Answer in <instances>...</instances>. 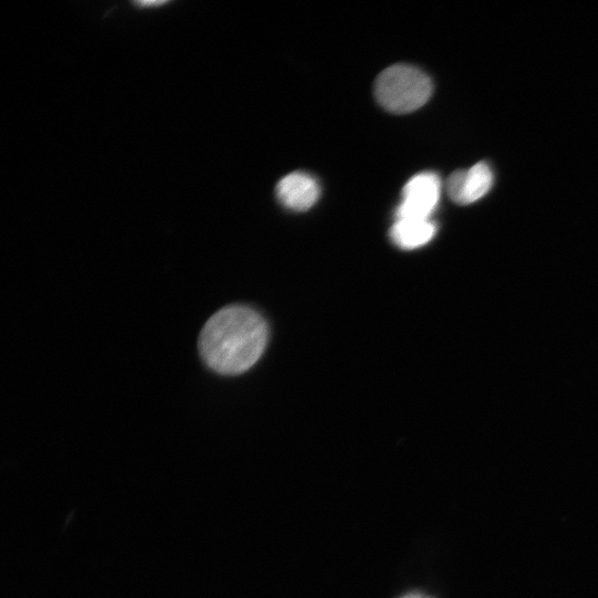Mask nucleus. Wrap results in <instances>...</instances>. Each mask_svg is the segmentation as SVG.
Returning <instances> with one entry per match:
<instances>
[{
  "instance_id": "20e7f679",
  "label": "nucleus",
  "mask_w": 598,
  "mask_h": 598,
  "mask_svg": "<svg viewBox=\"0 0 598 598\" xmlns=\"http://www.w3.org/2000/svg\"><path fill=\"white\" fill-rule=\"evenodd\" d=\"M493 179L494 176L489 165L480 162L467 169L453 172L447 178L446 192L456 204H472L488 193Z\"/></svg>"
},
{
  "instance_id": "7ed1b4c3",
  "label": "nucleus",
  "mask_w": 598,
  "mask_h": 598,
  "mask_svg": "<svg viewBox=\"0 0 598 598\" xmlns=\"http://www.w3.org/2000/svg\"><path fill=\"white\" fill-rule=\"evenodd\" d=\"M441 195V181L435 173L423 172L411 177L402 189L395 219H431Z\"/></svg>"
},
{
  "instance_id": "6e6552de",
  "label": "nucleus",
  "mask_w": 598,
  "mask_h": 598,
  "mask_svg": "<svg viewBox=\"0 0 598 598\" xmlns=\"http://www.w3.org/2000/svg\"><path fill=\"white\" fill-rule=\"evenodd\" d=\"M409 598H419V597H409Z\"/></svg>"
},
{
  "instance_id": "39448f33",
  "label": "nucleus",
  "mask_w": 598,
  "mask_h": 598,
  "mask_svg": "<svg viewBox=\"0 0 598 598\" xmlns=\"http://www.w3.org/2000/svg\"><path fill=\"white\" fill-rule=\"evenodd\" d=\"M276 194L285 207L300 212L309 209L318 200L320 189L312 176L293 172L278 182Z\"/></svg>"
},
{
  "instance_id": "0eeeda50",
  "label": "nucleus",
  "mask_w": 598,
  "mask_h": 598,
  "mask_svg": "<svg viewBox=\"0 0 598 598\" xmlns=\"http://www.w3.org/2000/svg\"><path fill=\"white\" fill-rule=\"evenodd\" d=\"M132 3H134L138 8L147 9L148 7H157V6L165 4L166 1H135Z\"/></svg>"
},
{
  "instance_id": "f257e3e1",
  "label": "nucleus",
  "mask_w": 598,
  "mask_h": 598,
  "mask_svg": "<svg viewBox=\"0 0 598 598\" xmlns=\"http://www.w3.org/2000/svg\"><path fill=\"white\" fill-rule=\"evenodd\" d=\"M268 340L264 318L243 305L226 306L204 324L198 350L204 363L223 375L240 374L261 357Z\"/></svg>"
},
{
  "instance_id": "423d86ee",
  "label": "nucleus",
  "mask_w": 598,
  "mask_h": 598,
  "mask_svg": "<svg viewBox=\"0 0 598 598\" xmlns=\"http://www.w3.org/2000/svg\"><path fill=\"white\" fill-rule=\"evenodd\" d=\"M435 233L436 226L431 219H395L390 237L398 247L413 249L427 244Z\"/></svg>"
},
{
  "instance_id": "f03ea898",
  "label": "nucleus",
  "mask_w": 598,
  "mask_h": 598,
  "mask_svg": "<svg viewBox=\"0 0 598 598\" xmlns=\"http://www.w3.org/2000/svg\"><path fill=\"white\" fill-rule=\"evenodd\" d=\"M431 79L409 64H394L383 70L374 82L379 104L392 113L403 114L424 105L432 95Z\"/></svg>"
}]
</instances>
